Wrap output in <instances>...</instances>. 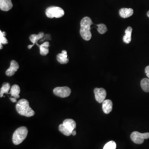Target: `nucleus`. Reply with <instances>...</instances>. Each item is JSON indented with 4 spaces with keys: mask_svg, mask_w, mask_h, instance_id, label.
<instances>
[{
    "mask_svg": "<svg viewBox=\"0 0 149 149\" xmlns=\"http://www.w3.org/2000/svg\"><path fill=\"white\" fill-rule=\"evenodd\" d=\"M17 112L20 115L31 117L35 114V112L29 107V102L26 99H22L17 102L16 106Z\"/></svg>",
    "mask_w": 149,
    "mask_h": 149,
    "instance_id": "obj_2",
    "label": "nucleus"
},
{
    "mask_svg": "<svg viewBox=\"0 0 149 149\" xmlns=\"http://www.w3.org/2000/svg\"><path fill=\"white\" fill-rule=\"evenodd\" d=\"M56 59L58 62L61 64H67L69 61L66 50H63L61 53L58 54Z\"/></svg>",
    "mask_w": 149,
    "mask_h": 149,
    "instance_id": "obj_10",
    "label": "nucleus"
},
{
    "mask_svg": "<svg viewBox=\"0 0 149 149\" xmlns=\"http://www.w3.org/2000/svg\"><path fill=\"white\" fill-rule=\"evenodd\" d=\"M103 111L106 114H109L113 109V103L110 100H105L102 103Z\"/></svg>",
    "mask_w": 149,
    "mask_h": 149,
    "instance_id": "obj_12",
    "label": "nucleus"
},
{
    "mask_svg": "<svg viewBox=\"0 0 149 149\" xmlns=\"http://www.w3.org/2000/svg\"><path fill=\"white\" fill-rule=\"evenodd\" d=\"M36 45L39 47L40 49V55L45 56L47 55L49 53V43L48 42H45L43 43L42 44L39 45L36 43Z\"/></svg>",
    "mask_w": 149,
    "mask_h": 149,
    "instance_id": "obj_15",
    "label": "nucleus"
},
{
    "mask_svg": "<svg viewBox=\"0 0 149 149\" xmlns=\"http://www.w3.org/2000/svg\"><path fill=\"white\" fill-rule=\"evenodd\" d=\"M76 134V132L75 131V130H74L72 132V135H75Z\"/></svg>",
    "mask_w": 149,
    "mask_h": 149,
    "instance_id": "obj_26",
    "label": "nucleus"
},
{
    "mask_svg": "<svg viewBox=\"0 0 149 149\" xmlns=\"http://www.w3.org/2000/svg\"><path fill=\"white\" fill-rule=\"evenodd\" d=\"M13 4L11 0H0V9L3 11H8L11 10Z\"/></svg>",
    "mask_w": 149,
    "mask_h": 149,
    "instance_id": "obj_11",
    "label": "nucleus"
},
{
    "mask_svg": "<svg viewBox=\"0 0 149 149\" xmlns=\"http://www.w3.org/2000/svg\"><path fill=\"white\" fill-rule=\"evenodd\" d=\"M96 101L100 103H103L106 99L107 92L105 89L103 88H96L94 90Z\"/></svg>",
    "mask_w": 149,
    "mask_h": 149,
    "instance_id": "obj_7",
    "label": "nucleus"
},
{
    "mask_svg": "<svg viewBox=\"0 0 149 149\" xmlns=\"http://www.w3.org/2000/svg\"><path fill=\"white\" fill-rule=\"evenodd\" d=\"M147 16L148 17H149V11L148 12V13H147Z\"/></svg>",
    "mask_w": 149,
    "mask_h": 149,
    "instance_id": "obj_27",
    "label": "nucleus"
},
{
    "mask_svg": "<svg viewBox=\"0 0 149 149\" xmlns=\"http://www.w3.org/2000/svg\"><path fill=\"white\" fill-rule=\"evenodd\" d=\"M133 31V29L131 27H128L125 31V35L123 36V40L124 43L129 44L132 40V33Z\"/></svg>",
    "mask_w": 149,
    "mask_h": 149,
    "instance_id": "obj_14",
    "label": "nucleus"
},
{
    "mask_svg": "<svg viewBox=\"0 0 149 149\" xmlns=\"http://www.w3.org/2000/svg\"><path fill=\"white\" fill-rule=\"evenodd\" d=\"M21 92L20 87L17 85H14L11 87L10 92L9 93L11 96L16 98H18L19 97V93Z\"/></svg>",
    "mask_w": 149,
    "mask_h": 149,
    "instance_id": "obj_17",
    "label": "nucleus"
},
{
    "mask_svg": "<svg viewBox=\"0 0 149 149\" xmlns=\"http://www.w3.org/2000/svg\"><path fill=\"white\" fill-rule=\"evenodd\" d=\"M6 33L5 32L0 31V44H6L8 43V40L5 38Z\"/></svg>",
    "mask_w": 149,
    "mask_h": 149,
    "instance_id": "obj_23",
    "label": "nucleus"
},
{
    "mask_svg": "<svg viewBox=\"0 0 149 149\" xmlns=\"http://www.w3.org/2000/svg\"><path fill=\"white\" fill-rule=\"evenodd\" d=\"M10 100H11V101L12 102H13V103H15V102H17V98H15V97H13V98H10Z\"/></svg>",
    "mask_w": 149,
    "mask_h": 149,
    "instance_id": "obj_25",
    "label": "nucleus"
},
{
    "mask_svg": "<svg viewBox=\"0 0 149 149\" xmlns=\"http://www.w3.org/2000/svg\"><path fill=\"white\" fill-rule=\"evenodd\" d=\"M44 36V33L43 32H40L38 34H32V35H31L29 37V39L31 41V42L33 43V44L28 45V48L29 49H31L34 45V44H36V43H37L38 41L39 40H40V39L43 38Z\"/></svg>",
    "mask_w": 149,
    "mask_h": 149,
    "instance_id": "obj_9",
    "label": "nucleus"
},
{
    "mask_svg": "<svg viewBox=\"0 0 149 149\" xmlns=\"http://www.w3.org/2000/svg\"><path fill=\"white\" fill-rule=\"evenodd\" d=\"M134 11L132 8H121L119 11V15L123 18H127L133 15Z\"/></svg>",
    "mask_w": 149,
    "mask_h": 149,
    "instance_id": "obj_13",
    "label": "nucleus"
},
{
    "mask_svg": "<svg viewBox=\"0 0 149 149\" xmlns=\"http://www.w3.org/2000/svg\"><path fill=\"white\" fill-rule=\"evenodd\" d=\"M54 94L56 96L61 98L68 97L70 95L71 91L69 87H58L54 89Z\"/></svg>",
    "mask_w": 149,
    "mask_h": 149,
    "instance_id": "obj_6",
    "label": "nucleus"
},
{
    "mask_svg": "<svg viewBox=\"0 0 149 149\" xmlns=\"http://www.w3.org/2000/svg\"><path fill=\"white\" fill-rule=\"evenodd\" d=\"M96 26L98 27L97 31L99 32V33L103 34L107 31V28L104 24H97Z\"/></svg>",
    "mask_w": 149,
    "mask_h": 149,
    "instance_id": "obj_21",
    "label": "nucleus"
},
{
    "mask_svg": "<svg viewBox=\"0 0 149 149\" xmlns=\"http://www.w3.org/2000/svg\"><path fill=\"white\" fill-rule=\"evenodd\" d=\"M145 72L146 73L147 77L149 79V66H148L147 67H146V68L145 69Z\"/></svg>",
    "mask_w": 149,
    "mask_h": 149,
    "instance_id": "obj_24",
    "label": "nucleus"
},
{
    "mask_svg": "<svg viewBox=\"0 0 149 149\" xmlns=\"http://www.w3.org/2000/svg\"><path fill=\"white\" fill-rule=\"evenodd\" d=\"M11 90V86L9 83H5L0 90V97H2L4 93H9L8 91Z\"/></svg>",
    "mask_w": 149,
    "mask_h": 149,
    "instance_id": "obj_18",
    "label": "nucleus"
},
{
    "mask_svg": "<svg viewBox=\"0 0 149 149\" xmlns=\"http://www.w3.org/2000/svg\"><path fill=\"white\" fill-rule=\"evenodd\" d=\"M141 87L146 92H149V79L144 78L141 81Z\"/></svg>",
    "mask_w": 149,
    "mask_h": 149,
    "instance_id": "obj_19",
    "label": "nucleus"
},
{
    "mask_svg": "<svg viewBox=\"0 0 149 149\" xmlns=\"http://www.w3.org/2000/svg\"><path fill=\"white\" fill-rule=\"evenodd\" d=\"M19 69V65L15 60H12L10 64V67L6 71V74L8 76H12L16 73V71Z\"/></svg>",
    "mask_w": 149,
    "mask_h": 149,
    "instance_id": "obj_8",
    "label": "nucleus"
},
{
    "mask_svg": "<svg viewBox=\"0 0 149 149\" xmlns=\"http://www.w3.org/2000/svg\"><path fill=\"white\" fill-rule=\"evenodd\" d=\"M64 125L65 127H66L67 128L69 129L70 131H71L72 132L74 130V129L76 128V124L74 120L72 119H66L63 122Z\"/></svg>",
    "mask_w": 149,
    "mask_h": 149,
    "instance_id": "obj_16",
    "label": "nucleus"
},
{
    "mask_svg": "<svg viewBox=\"0 0 149 149\" xmlns=\"http://www.w3.org/2000/svg\"><path fill=\"white\" fill-rule=\"evenodd\" d=\"M59 130L61 133L66 136H70L72 135V132L70 131L66 127H65L63 124H61L59 125Z\"/></svg>",
    "mask_w": 149,
    "mask_h": 149,
    "instance_id": "obj_20",
    "label": "nucleus"
},
{
    "mask_svg": "<svg viewBox=\"0 0 149 149\" xmlns=\"http://www.w3.org/2000/svg\"><path fill=\"white\" fill-rule=\"evenodd\" d=\"M130 138L135 144H143L145 139L149 138V133H140L138 132L135 131L132 133L130 135Z\"/></svg>",
    "mask_w": 149,
    "mask_h": 149,
    "instance_id": "obj_5",
    "label": "nucleus"
},
{
    "mask_svg": "<svg viewBox=\"0 0 149 149\" xmlns=\"http://www.w3.org/2000/svg\"><path fill=\"white\" fill-rule=\"evenodd\" d=\"M93 23L89 17H85L82 19L80 23V35L86 41L90 40L92 38L91 26Z\"/></svg>",
    "mask_w": 149,
    "mask_h": 149,
    "instance_id": "obj_1",
    "label": "nucleus"
},
{
    "mask_svg": "<svg viewBox=\"0 0 149 149\" xmlns=\"http://www.w3.org/2000/svg\"><path fill=\"white\" fill-rule=\"evenodd\" d=\"M45 14L46 16L50 18H53L54 17L59 18L64 16L65 12L63 9L59 7L51 6L47 8Z\"/></svg>",
    "mask_w": 149,
    "mask_h": 149,
    "instance_id": "obj_4",
    "label": "nucleus"
},
{
    "mask_svg": "<svg viewBox=\"0 0 149 149\" xmlns=\"http://www.w3.org/2000/svg\"><path fill=\"white\" fill-rule=\"evenodd\" d=\"M117 145L115 141H110L107 143L104 146L103 149H116Z\"/></svg>",
    "mask_w": 149,
    "mask_h": 149,
    "instance_id": "obj_22",
    "label": "nucleus"
},
{
    "mask_svg": "<svg viewBox=\"0 0 149 149\" xmlns=\"http://www.w3.org/2000/svg\"><path fill=\"white\" fill-rule=\"evenodd\" d=\"M28 129L26 127H21L15 130L12 136V141L15 145H19L26 138L28 135Z\"/></svg>",
    "mask_w": 149,
    "mask_h": 149,
    "instance_id": "obj_3",
    "label": "nucleus"
}]
</instances>
